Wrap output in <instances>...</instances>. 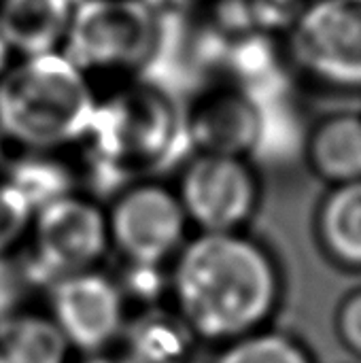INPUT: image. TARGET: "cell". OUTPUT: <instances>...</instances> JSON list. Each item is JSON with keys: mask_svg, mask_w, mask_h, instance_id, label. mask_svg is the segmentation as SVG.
Segmentation results:
<instances>
[{"mask_svg": "<svg viewBox=\"0 0 361 363\" xmlns=\"http://www.w3.org/2000/svg\"><path fill=\"white\" fill-rule=\"evenodd\" d=\"M34 215L36 213L26 202V198L2 179L0 181V255H6L28 234Z\"/></svg>", "mask_w": 361, "mask_h": 363, "instance_id": "17", "label": "cell"}, {"mask_svg": "<svg viewBox=\"0 0 361 363\" xmlns=\"http://www.w3.org/2000/svg\"><path fill=\"white\" fill-rule=\"evenodd\" d=\"M177 196L202 232H236L255 206L257 185L238 155L206 151L187 166Z\"/></svg>", "mask_w": 361, "mask_h": 363, "instance_id": "8", "label": "cell"}, {"mask_svg": "<svg viewBox=\"0 0 361 363\" xmlns=\"http://www.w3.org/2000/svg\"><path fill=\"white\" fill-rule=\"evenodd\" d=\"M4 181L26 198L34 213L72 196V177L68 168L45 151H30L15 160L9 166Z\"/></svg>", "mask_w": 361, "mask_h": 363, "instance_id": "15", "label": "cell"}, {"mask_svg": "<svg viewBox=\"0 0 361 363\" xmlns=\"http://www.w3.org/2000/svg\"><path fill=\"white\" fill-rule=\"evenodd\" d=\"M313 166L336 185L361 179V117L338 115L311 138Z\"/></svg>", "mask_w": 361, "mask_h": 363, "instance_id": "12", "label": "cell"}, {"mask_svg": "<svg viewBox=\"0 0 361 363\" xmlns=\"http://www.w3.org/2000/svg\"><path fill=\"white\" fill-rule=\"evenodd\" d=\"M187 215L177 194L162 185L128 189L109 215L111 242L130 264L160 266L185 245Z\"/></svg>", "mask_w": 361, "mask_h": 363, "instance_id": "7", "label": "cell"}, {"mask_svg": "<svg viewBox=\"0 0 361 363\" xmlns=\"http://www.w3.org/2000/svg\"><path fill=\"white\" fill-rule=\"evenodd\" d=\"M23 272H19L6 255H0V319L15 313L23 289Z\"/></svg>", "mask_w": 361, "mask_h": 363, "instance_id": "18", "label": "cell"}, {"mask_svg": "<svg viewBox=\"0 0 361 363\" xmlns=\"http://www.w3.org/2000/svg\"><path fill=\"white\" fill-rule=\"evenodd\" d=\"M191 328L181 315L151 311L138 317L128 330L130 363H179L191 342Z\"/></svg>", "mask_w": 361, "mask_h": 363, "instance_id": "13", "label": "cell"}, {"mask_svg": "<svg viewBox=\"0 0 361 363\" xmlns=\"http://www.w3.org/2000/svg\"><path fill=\"white\" fill-rule=\"evenodd\" d=\"M294 55L313 77L361 87V0H315L294 21Z\"/></svg>", "mask_w": 361, "mask_h": 363, "instance_id": "6", "label": "cell"}, {"mask_svg": "<svg viewBox=\"0 0 361 363\" xmlns=\"http://www.w3.org/2000/svg\"><path fill=\"white\" fill-rule=\"evenodd\" d=\"M319 228L336 259L361 266V179L336 185L323 202Z\"/></svg>", "mask_w": 361, "mask_h": 363, "instance_id": "14", "label": "cell"}, {"mask_svg": "<svg viewBox=\"0 0 361 363\" xmlns=\"http://www.w3.org/2000/svg\"><path fill=\"white\" fill-rule=\"evenodd\" d=\"M30 230L34 253L23 274L51 285L68 274L91 270L111 242L109 217L94 202L77 196L40 208Z\"/></svg>", "mask_w": 361, "mask_h": 363, "instance_id": "4", "label": "cell"}, {"mask_svg": "<svg viewBox=\"0 0 361 363\" xmlns=\"http://www.w3.org/2000/svg\"><path fill=\"white\" fill-rule=\"evenodd\" d=\"M11 55H13V51H11V47L6 45V40H4V36H2V32H0V74L9 68Z\"/></svg>", "mask_w": 361, "mask_h": 363, "instance_id": "20", "label": "cell"}, {"mask_svg": "<svg viewBox=\"0 0 361 363\" xmlns=\"http://www.w3.org/2000/svg\"><path fill=\"white\" fill-rule=\"evenodd\" d=\"M219 363H311L306 353L279 334H247L223 353Z\"/></svg>", "mask_w": 361, "mask_h": 363, "instance_id": "16", "label": "cell"}, {"mask_svg": "<svg viewBox=\"0 0 361 363\" xmlns=\"http://www.w3.org/2000/svg\"><path fill=\"white\" fill-rule=\"evenodd\" d=\"M174 132V117L155 94L128 91L109 104H98L85 138L94 140L102 164L126 170L157 162Z\"/></svg>", "mask_w": 361, "mask_h": 363, "instance_id": "5", "label": "cell"}, {"mask_svg": "<svg viewBox=\"0 0 361 363\" xmlns=\"http://www.w3.org/2000/svg\"><path fill=\"white\" fill-rule=\"evenodd\" d=\"M85 363H130L128 359H106V357H96V359H89Z\"/></svg>", "mask_w": 361, "mask_h": 363, "instance_id": "21", "label": "cell"}, {"mask_svg": "<svg viewBox=\"0 0 361 363\" xmlns=\"http://www.w3.org/2000/svg\"><path fill=\"white\" fill-rule=\"evenodd\" d=\"M2 143H4V136L0 134V162H2Z\"/></svg>", "mask_w": 361, "mask_h": 363, "instance_id": "22", "label": "cell"}, {"mask_svg": "<svg viewBox=\"0 0 361 363\" xmlns=\"http://www.w3.org/2000/svg\"><path fill=\"white\" fill-rule=\"evenodd\" d=\"M123 289L109 277L85 270L51 285V319L83 351H98L123 332Z\"/></svg>", "mask_w": 361, "mask_h": 363, "instance_id": "9", "label": "cell"}, {"mask_svg": "<svg viewBox=\"0 0 361 363\" xmlns=\"http://www.w3.org/2000/svg\"><path fill=\"white\" fill-rule=\"evenodd\" d=\"M68 347L53 319L17 313L0 319V363H64Z\"/></svg>", "mask_w": 361, "mask_h": 363, "instance_id": "11", "label": "cell"}, {"mask_svg": "<svg viewBox=\"0 0 361 363\" xmlns=\"http://www.w3.org/2000/svg\"><path fill=\"white\" fill-rule=\"evenodd\" d=\"M160 19L143 0H79L64 53L87 70L130 68L157 47Z\"/></svg>", "mask_w": 361, "mask_h": 363, "instance_id": "3", "label": "cell"}, {"mask_svg": "<svg viewBox=\"0 0 361 363\" xmlns=\"http://www.w3.org/2000/svg\"><path fill=\"white\" fill-rule=\"evenodd\" d=\"M340 332L351 349L361 355V291L353 294L340 311Z\"/></svg>", "mask_w": 361, "mask_h": 363, "instance_id": "19", "label": "cell"}, {"mask_svg": "<svg viewBox=\"0 0 361 363\" xmlns=\"http://www.w3.org/2000/svg\"><path fill=\"white\" fill-rule=\"evenodd\" d=\"M79 0H0V32L21 57L60 51Z\"/></svg>", "mask_w": 361, "mask_h": 363, "instance_id": "10", "label": "cell"}, {"mask_svg": "<svg viewBox=\"0 0 361 363\" xmlns=\"http://www.w3.org/2000/svg\"><path fill=\"white\" fill-rule=\"evenodd\" d=\"M98 102L64 51L21 57L0 74V134L28 151H53L87 136Z\"/></svg>", "mask_w": 361, "mask_h": 363, "instance_id": "2", "label": "cell"}, {"mask_svg": "<svg viewBox=\"0 0 361 363\" xmlns=\"http://www.w3.org/2000/svg\"><path fill=\"white\" fill-rule=\"evenodd\" d=\"M181 319L206 338H243L279 302V272L270 255L236 232H202L187 240L172 272Z\"/></svg>", "mask_w": 361, "mask_h": 363, "instance_id": "1", "label": "cell"}]
</instances>
